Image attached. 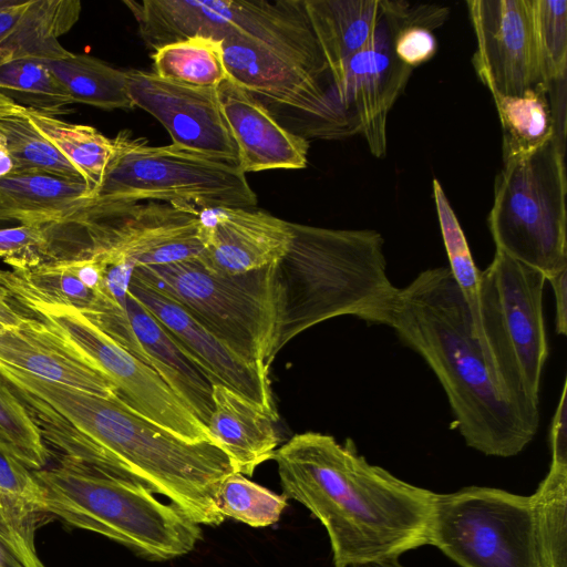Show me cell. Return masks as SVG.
<instances>
[{
  "label": "cell",
  "mask_w": 567,
  "mask_h": 567,
  "mask_svg": "<svg viewBox=\"0 0 567 567\" xmlns=\"http://www.w3.org/2000/svg\"><path fill=\"white\" fill-rule=\"evenodd\" d=\"M0 286L19 305L44 303L73 307L90 318L109 302L105 291L96 292L82 284L58 257L29 269H0Z\"/></svg>",
  "instance_id": "27"
},
{
  "label": "cell",
  "mask_w": 567,
  "mask_h": 567,
  "mask_svg": "<svg viewBox=\"0 0 567 567\" xmlns=\"http://www.w3.org/2000/svg\"><path fill=\"white\" fill-rule=\"evenodd\" d=\"M4 328L2 324H0V329Z\"/></svg>",
  "instance_id": "50"
},
{
  "label": "cell",
  "mask_w": 567,
  "mask_h": 567,
  "mask_svg": "<svg viewBox=\"0 0 567 567\" xmlns=\"http://www.w3.org/2000/svg\"><path fill=\"white\" fill-rule=\"evenodd\" d=\"M292 243L270 266L272 326L265 357L302 331L342 316L383 324L396 288L386 272L384 239L374 229L291 223Z\"/></svg>",
  "instance_id": "4"
},
{
  "label": "cell",
  "mask_w": 567,
  "mask_h": 567,
  "mask_svg": "<svg viewBox=\"0 0 567 567\" xmlns=\"http://www.w3.org/2000/svg\"><path fill=\"white\" fill-rule=\"evenodd\" d=\"M476 38L472 62L492 94L519 96L546 84L535 0L467 1Z\"/></svg>",
  "instance_id": "16"
},
{
  "label": "cell",
  "mask_w": 567,
  "mask_h": 567,
  "mask_svg": "<svg viewBox=\"0 0 567 567\" xmlns=\"http://www.w3.org/2000/svg\"><path fill=\"white\" fill-rule=\"evenodd\" d=\"M430 545L461 567H540L534 496L486 486L436 493Z\"/></svg>",
  "instance_id": "10"
},
{
  "label": "cell",
  "mask_w": 567,
  "mask_h": 567,
  "mask_svg": "<svg viewBox=\"0 0 567 567\" xmlns=\"http://www.w3.org/2000/svg\"><path fill=\"white\" fill-rule=\"evenodd\" d=\"M555 296V329L557 334L567 333V270L547 280Z\"/></svg>",
  "instance_id": "44"
},
{
  "label": "cell",
  "mask_w": 567,
  "mask_h": 567,
  "mask_svg": "<svg viewBox=\"0 0 567 567\" xmlns=\"http://www.w3.org/2000/svg\"><path fill=\"white\" fill-rule=\"evenodd\" d=\"M24 316L16 310L8 292L0 286V324L13 327L22 321Z\"/></svg>",
  "instance_id": "45"
},
{
  "label": "cell",
  "mask_w": 567,
  "mask_h": 567,
  "mask_svg": "<svg viewBox=\"0 0 567 567\" xmlns=\"http://www.w3.org/2000/svg\"><path fill=\"white\" fill-rule=\"evenodd\" d=\"M132 277L176 301L240 358L265 365L272 326L270 266L223 275L195 257L135 267Z\"/></svg>",
  "instance_id": "9"
},
{
  "label": "cell",
  "mask_w": 567,
  "mask_h": 567,
  "mask_svg": "<svg viewBox=\"0 0 567 567\" xmlns=\"http://www.w3.org/2000/svg\"><path fill=\"white\" fill-rule=\"evenodd\" d=\"M212 396L208 434L226 453L236 473L251 476L261 463L272 460L279 442L277 421L227 386L213 384Z\"/></svg>",
  "instance_id": "22"
},
{
  "label": "cell",
  "mask_w": 567,
  "mask_h": 567,
  "mask_svg": "<svg viewBox=\"0 0 567 567\" xmlns=\"http://www.w3.org/2000/svg\"><path fill=\"white\" fill-rule=\"evenodd\" d=\"M126 78L133 106L157 118L171 135L172 144L238 164L237 147L221 113L217 87L179 84L142 70H128Z\"/></svg>",
  "instance_id": "17"
},
{
  "label": "cell",
  "mask_w": 567,
  "mask_h": 567,
  "mask_svg": "<svg viewBox=\"0 0 567 567\" xmlns=\"http://www.w3.org/2000/svg\"><path fill=\"white\" fill-rule=\"evenodd\" d=\"M545 276L495 248L480 271L481 348L498 389L539 421V391L548 341L543 312Z\"/></svg>",
  "instance_id": "6"
},
{
  "label": "cell",
  "mask_w": 567,
  "mask_h": 567,
  "mask_svg": "<svg viewBox=\"0 0 567 567\" xmlns=\"http://www.w3.org/2000/svg\"><path fill=\"white\" fill-rule=\"evenodd\" d=\"M62 223L82 230V247L103 264L165 265L203 251L198 209L162 202L87 206ZM61 224V223H59Z\"/></svg>",
  "instance_id": "13"
},
{
  "label": "cell",
  "mask_w": 567,
  "mask_h": 567,
  "mask_svg": "<svg viewBox=\"0 0 567 567\" xmlns=\"http://www.w3.org/2000/svg\"><path fill=\"white\" fill-rule=\"evenodd\" d=\"M172 20L182 39L235 32L331 84L303 0H178Z\"/></svg>",
  "instance_id": "14"
},
{
  "label": "cell",
  "mask_w": 567,
  "mask_h": 567,
  "mask_svg": "<svg viewBox=\"0 0 567 567\" xmlns=\"http://www.w3.org/2000/svg\"><path fill=\"white\" fill-rule=\"evenodd\" d=\"M126 311L145 363L206 426L214 409L210 381L184 354L161 323L130 293Z\"/></svg>",
  "instance_id": "24"
},
{
  "label": "cell",
  "mask_w": 567,
  "mask_h": 567,
  "mask_svg": "<svg viewBox=\"0 0 567 567\" xmlns=\"http://www.w3.org/2000/svg\"><path fill=\"white\" fill-rule=\"evenodd\" d=\"M21 114L81 173L93 199L113 154V138L90 125L69 123L33 109L22 106Z\"/></svg>",
  "instance_id": "29"
},
{
  "label": "cell",
  "mask_w": 567,
  "mask_h": 567,
  "mask_svg": "<svg viewBox=\"0 0 567 567\" xmlns=\"http://www.w3.org/2000/svg\"><path fill=\"white\" fill-rule=\"evenodd\" d=\"M16 394L43 441L92 470L143 484L198 525L224 522L221 481L234 473L214 442H190L142 416L118 396H102L22 373Z\"/></svg>",
  "instance_id": "1"
},
{
  "label": "cell",
  "mask_w": 567,
  "mask_h": 567,
  "mask_svg": "<svg viewBox=\"0 0 567 567\" xmlns=\"http://www.w3.org/2000/svg\"><path fill=\"white\" fill-rule=\"evenodd\" d=\"M203 251L198 259L223 275L267 268L289 250L291 223L262 210L243 207L198 209Z\"/></svg>",
  "instance_id": "19"
},
{
  "label": "cell",
  "mask_w": 567,
  "mask_h": 567,
  "mask_svg": "<svg viewBox=\"0 0 567 567\" xmlns=\"http://www.w3.org/2000/svg\"><path fill=\"white\" fill-rule=\"evenodd\" d=\"M0 91L18 104L55 115L73 100L44 60L22 59L0 66Z\"/></svg>",
  "instance_id": "34"
},
{
  "label": "cell",
  "mask_w": 567,
  "mask_h": 567,
  "mask_svg": "<svg viewBox=\"0 0 567 567\" xmlns=\"http://www.w3.org/2000/svg\"><path fill=\"white\" fill-rule=\"evenodd\" d=\"M216 499L224 518L229 517L251 527L276 524L287 507L284 494H276L236 472L221 481Z\"/></svg>",
  "instance_id": "36"
},
{
  "label": "cell",
  "mask_w": 567,
  "mask_h": 567,
  "mask_svg": "<svg viewBox=\"0 0 567 567\" xmlns=\"http://www.w3.org/2000/svg\"><path fill=\"white\" fill-rule=\"evenodd\" d=\"M449 13L442 6L391 0L390 11L371 40L331 75L339 104L375 157H384L386 153L388 114L413 70L395 56V34L408 25L434 30Z\"/></svg>",
  "instance_id": "12"
},
{
  "label": "cell",
  "mask_w": 567,
  "mask_h": 567,
  "mask_svg": "<svg viewBox=\"0 0 567 567\" xmlns=\"http://www.w3.org/2000/svg\"><path fill=\"white\" fill-rule=\"evenodd\" d=\"M436 49L437 41L432 30L419 25L400 29L393 40L395 56L411 69L431 60Z\"/></svg>",
  "instance_id": "42"
},
{
  "label": "cell",
  "mask_w": 567,
  "mask_h": 567,
  "mask_svg": "<svg viewBox=\"0 0 567 567\" xmlns=\"http://www.w3.org/2000/svg\"><path fill=\"white\" fill-rule=\"evenodd\" d=\"M433 197L443 243L450 261L449 269L468 305L475 337L481 346L482 332L478 311L480 270L475 266L465 235L444 189L435 178L433 179Z\"/></svg>",
  "instance_id": "35"
},
{
  "label": "cell",
  "mask_w": 567,
  "mask_h": 567,
  "mask_svg": "<svg viewBox=\"0 0 567 567\" xmlns=\"http://www.w3.org/2000/svg\"><path fill=\"white\" fill-rule=\"evenodd\" d=\"M331 78L374 35L391 0H303Z\"/></svg>",
  "instance_id": "26"
},
{
  "label": "cell",
  "mask_w": 567,
  "mask_h": 567,
  "mask_svg": "<svg viewBox=\"0 0 567 567\" xmlns=\"http://www.w3.org/2000/svg\"><path fill=\"white\" fill-rule=\"evenodd\" d=\"M78 0H21L0 10V66L22 59L56 60L71 54L58 38L78 22Z\"/></svg>",
  "instance_id": "23"
},
{
  "label": "cell",
  "mask_w": 567,
  "mask_h": 567,
  "mask_svg": "<svg viewBox=\"0 0 567 567\" xmlns=\"http://www.w3.org/2000/svg\"><path fill=\"white\" fill-rule=\"evenodd\" d=\"M0 362L50 382L102 396H117L103 373L33 317L24 316L17 326L0 329Z\"/></svg>",
  "instance_id": "21"
},
{
  "label": "cell",
  "mask_w": 567,
  "mask_h": 567,
  "mask_svg": "<svg viewBox=\"0 0 567 567\" xmlns=\"http://www.w3.org/2000/svg\"><path fill=\"white\" fill-rule=\"evenodd\" d=\"M219 40L228 79L256 99L303 116L312 123L316 137L357 133L330 83L241 34L227 32Z\"/></svg>",
  "instance_id": "15"
},
{
  "label": "cell",
  "mask_w": 567,
  "mask_h": 567,
  "mask_svg": "<svg viewBox=\"0 0 567 567\" xmlns=\"http://www.w3.org/2000/svg\"><path fill=\"white\" fill-rule=\"evenodd\" d=\"M545 83L564 81L567 71V1L535 0Z\"/></svg>",
  "instance_id": "38"
},
{
  "label": "cell",
  "mask_w": 567,
  "mask_h": 567,
  "mask_svg": "<svg viewBox=\"0 0 567 567\" xmlns=\"http://www.w3.org/2000/svg\"><path fill=\"white\" fill-rule=\"evenodd\" d=\"M22 105L14 102L9 95L0 91V120L19 115Z\"/></svg>",
  "instance_id": "47"
},
{
  "label": "cell",
  "mask_w": 567,
  "mask_h": 567,
  "mask_svg": "<svg viewBox=\"0 0 567 567\" xmlns=\"http://www.w3.org/2000/svg\"><path fill=\"white\" fill-rule=\"evenodd\" d=\"M113 144L101 186L89 206L162 202L200 209L257 204L237 165L174 144L151 146L127 131L120 132Z\"/></svg>",
  "instance_id": "8"
},
{
  "label": "cell",
  "mask_w": 567,
  "mask_h": 567,
  "mask_svg": "<svg viewBox=\"0 0 567 567\" xmlns=\"http://www.w3.org/2000/svg\"><path fill=\"white\" fill-rule=\"evenodd\" d=\"M492 96L503 130V161L530 154L556 135L561 137L547 84H539L519 96Z\"/></svg>",
  "instance_id": "28"
},
{
  "label": "cell",
  "mask_w": 567,
  "mask_h": 567,
  "mask_svg": "<svg viewBox=\"0 0 567 567\" xmlns=\"http://www.w3.org/2000/svg\"><path fill=\"white\" fill-rule=\"evenodd\" d=\"M533 496L540 567H567V463L551 461Z\"/></svg>",
  "instance_id": "32"
},
{
  "label": "cell",
  "mask_w": 567,
  "mask_h": 567,
  "mask_svg": "<svg viewBox=\"0 0 567 567\" xmlns=\"http://www.w3.org/2000/svg\"><path fill=\"white\" fill-rule=\"evenodd\" d=\"M217 96L243 173L307 166L309 142L279 124L261 101L230 79L217 86Z\"/></svg>",
  "instance_id": "20"
},
{
  "label": "cell",
  "mask_w": 567,
  "mask_h": 567,
  "mask_svg": "<svg viewBox=\"0 0 567 567\" xmlns=\"http://www.w3.org/2000/svg\"><path fill=\"white\" fill-rule=\"evenodd\" d=\"M49 515L101 534L151 560L192 551L202 528L151 489L61 457L52 467L33 471Z\"/></svg>",
  "instance_id": "5"
},
{
  "label": "cell",
  "mask_w": 567,
  "mask_h": 567,
  "mask_svg": "<svg viewBox=\"0 0 567 567\" xmlns=\"http://www.w3.org/2000/svg\"><path fill=\"white\" fill-rule=\"evenodd\" d=\"M567 383L564 381L561 394L554 413L549 442L551 451V461L567 463V403H566Z\"/></svg>",
  "instance_id": "43"
},
{
  "label": "cell",
  "mask_w": 567,
  "mask_h": 567,
  "mask_svg": "<svg viewBox=\"0 0 567 567\" xmlns=\"http://www.w3.org/2000/svg\"><path fill=\"white\" fill-rule=\"evenodd\" d=\"M40 522L0 495V567H45L34 545Z\"/></svg>",
  "instance_id": "39"
},
{
  "label": "cell",
  "mask_w": 567,
  "mask_h": 567,
  "mask_svg": "<svg viewBox=\"0 0 567 567\" xmlns=\"http://www.w3.org/2000/svg\"><path fill=\"white\" fill-rule=\"evenodd\" d=\"M13 172V163L8 151L4 135L0 132V179Z\"/></svg>",
  "instance_id": "46"
},
{
  "label": "cell",
  "mask_w": 567,
  "mask_h": 567,
  "mask_svg": "<svg viewBox=\"0 0 567 567\" xmlns=\"http://www.w3.org/2000/svg\"><path fill=\"white\" fill-rule=\"evenodd\" d=\"M128 293L161 323L212 384L227 386L244 395L278 421L268 369L262 363L244 360L181 305L133 277Z\"/></svg>",
  "instance_id": "18"
},
{
  "label": "cell",
  "mask_w": 567,
  "mask_h": 567,
  "mask_svg": "<svg viewBox=\"0 0 567 567\" xmlns=\"http://www.w3.org/2000/svg\"><path fill=\"white\" fill-rule=\"evenodd\" d=\"M272 460L282 494L326 528L334 567L399 558L430 545L436 493L370 464L351 439L296 434Z\"/></svg>",
  "instance_id": "2"
},
{
  "label": "cell",
  "mask_w": 567,
  "mask_h": 567,
  "mask_svg": "<svg viewBox=\"0 0 567 567\" xmlns=\"http://www.w3.org/2000/svg\"><path fill=\"white\" fill-rule=\"evenodd\" d=\"M154 73L167 81L198 87H217L228 79L221 41L192 37L161 47L152 54Z\"/></svg>",
  "instance_id": "31"
},
{
  "label": "cell",
  "mask_w": 567,
  "mask_h": 567,
  "mask_svg": "<svg viewBox=\"0 0 567 567\" xmlns=\"http://www.w3.org/2000/svg\"><path fill=\"white\" fill-rule=\"evenodd\" d=\"M91 200L83 181L42 173L10 174L0 179V220L55 225L87 207Z\"/></svg>",
  "instance_id": "25"
},
{
  "label": "cell",
  "mask_w": 567,
  "mask_h": 567,
  "mask_svg": "<svg viewBox=\"0 0 567 567\" xmlns=\"http://www.w3.org/2000/svg\"><path fill=\"white\" fill-rule=\"evenodd\" d=\"M0 444L30 470L47 467L50 450L14 393L0 379Z\"/></svg>",
  "instance_id": "37"
},
{
  "label": "cell",
  "mask_w": 567,
  "mask_h": 567,
  "mask_svg": "<svg viewBox=\"0 0 567 567\" xmlns=\"http://www.w3.org/2000/svg\"><path fill=\"white\" fill-rule=\"evenodd\" d=\"M383 324L433 371L466 445L511 457L535 437L539 421L496 385L475 337L468 305L449 267L421 271L396 288Z\"/></svg>",
  "instance_id": "3"
},
{
  "label": "cell",
  "mask_w": 567,
  "mask_h": 567,
  "mask_svg": "<svg viewBox=\"0 0 567 567\" xmlns=\"http://www.w3.org/2000/svg\"><path fill=\"white\" fill-rule=\"evenodd\" d=\"M20 1L21 0H0V10L11 7V6H14V4L19 3Z\"/></svg>",
  "instance_id": "49"
},
{
  "label": "cell",
  "mask_w": 567,
  "mask_h": 567,
  "mask_svg": "<svg viewBox=\"0 0 567 567\" xmlns=\"http://www.w3.org/2000/svg\"><path fill=\"white\" fill-rule=\"evenodd\" d=\"M0 495L27 515L41 520L49 514L33 471L0 444Z\"/></svg>",
  "instance_id": "40"
},
{
  "label": "cell",
  "mask_w": 567,
  "mask_h": 567,
  "mask_svg": "<svg viewBox=\"0 0 567 567\" xmlns=\"http://www.w3.org/2000/svg\"><path fill=\"white\" fill-rule=\"evenodd\" d=\"M25 309L66 347L103 373L132 410L190 442L212 441L207 427L147 364L122 348L82 312L62 305ZM216 444V443H215Z\"/></svg>",
  "instance_id": "11"
},
{
  "label": "cell",
  "mask_w": 567,
  "mask_h": 567,
  "mask_svg": "<svg viewBox=\"0 0 567 567\" xmlns=\"http://www.w3.org/2000/svg\"><path fill=\"white\" fill-rule=\"evenodd\" d=\"M45 63L73 103L103 110L134 107L127 91L126 71L87 54L71 53L62 59L45 60Z\"/></svg>",
  "instance_id": "30"
},
{
  "label": "cell",
  "mask_w": 567,
  "mask_h": 567,
  "mask_svg": "<svg viewBox=\"0 0 567 567\" xmlns=\"http://www.w3.org/2000/svg\"><path fill=\"white\" fill-rule=\"evenodd\" d=\"M0 258L12 269H29L55 259L45 226L0 228Z\"/></svg>",
  "instance_id": "41"
},
{
  "label": "cell",
  "mask_w": 567,
  "mask_h": 567,
  "mask_svg": "<svg viewBox=\"0 0 567 567\" xmlns=\"http://www.w3.org/2000/svg\"><path fill=\"white\" fill-rule=\"evenodd\" d=\"M564 138L503 161L488 227L495 248L536 269L546 280L567 270Z\"/></svg>",
  "instance_id": "7"
},
{
  "label": "cell",
  "mask_w": 567,
  "mask_h": 567,
  "mask_svg": "<svg viewBox=\"0 0 567 567\" xmlns=\"http://www.w3.org/2000/svg\"><path fill=\"white\" fill-rule=\"evenodd\" d=\"M347 567H405L399 561V558H390L380 561L362 564V565H352Z\"/></svg>",
  "instance_id": "48"
},
{
  "label": "cell",
  "mask_w": 567,
  "mask_h": 567,
  "mask_svg": "<svg viewBox=\"0 0 567 567\" xmlns=\"http://www.w3.org/2000/svg\"><path fill=\"white\" fill-rule=\"evenodd\" d=\"M0 132L13 163L11 174L42 173L84 182L81 173L21 112L0 120Z\"/></svg>",
  "instance_id": "33"
}]
</instances>
